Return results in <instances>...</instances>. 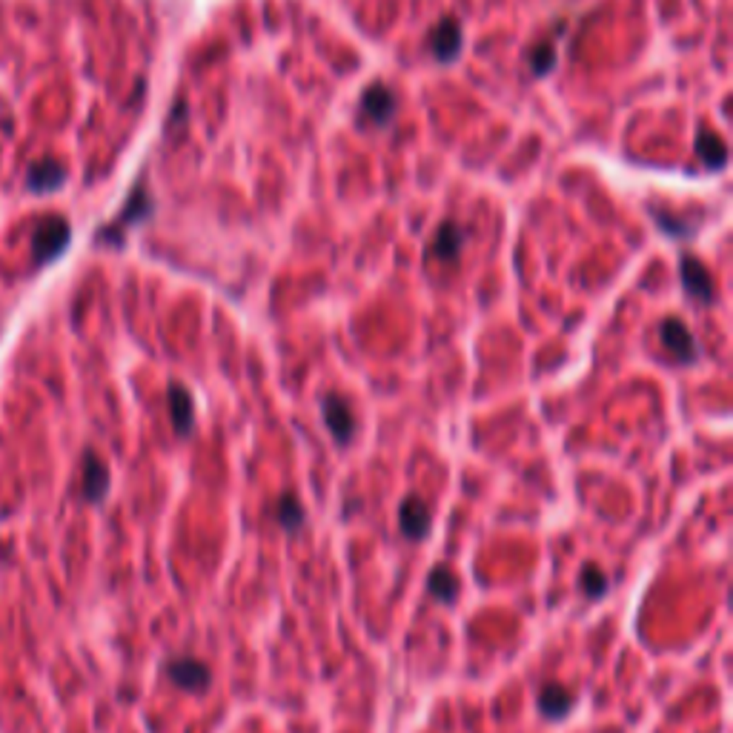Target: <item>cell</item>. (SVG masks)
I'll list each match as a JSON object with an SVG mask.
<instances>
[{"label":"cell","mask_w":733,"mask_h":733,"mask_svg":"<svg viewBox=\"0 0 733 733\" xmlns=\"http://www.w3.org/2000/svg\"><path fill=\"white\" fill-rule=\"evenodd\" d=\"M570 708H573V694H570L567 688L562 685H545L539 690V711L541 716H548L553 719V722H559V719H564L570 713Z\"/></svg>","instance_id":"30bf717a"},{"label":"cell","mask_w":733,"mask_h":733,"mask_svg":"<svg viewBox=\"0 0 733 733\" xmlns=\"http://www.w3.org/2000/svg\"><path fill=\"white\" fill-rule=\"evenodd\" d=\"M579 588L581 593L588 596V599H602V596H607L610 590V579L602 567H596V564H585L581 567V573H579Z\"/></svg>","instance_id":"2e32d148"},{"label":"cell","mask_w":733,"mask_h":733,"mask_svg":"<svg viewBox=\"0 0 733 733\" xmlns=\"http://www.w3.org/2000/svg\"><path fill=\"white\" fill-rule=\"evenodd\" d=\"M110 493V470L101 461V456L86 453L84 456V496L89 501H103V496Z\"/></svg>","instance_id":"9c48e42d"},{"label":"cell","mask_w":733,"mask_h":733,"mask_svg":"<svg viewBox=\"0 0 733 733\" xmlns=\"http://www.w3.org/2000/svg\"><path fill=\"white\" fill-rule=\"evenodd\" d=\"M679 276H682V287L690 298H696L699 304H711L716 298V290H713V281H711V273L704 269L702 261H696L694 255H682V261H679Z\"/></svg>","instance_id":"277c9868"},{"label":"cell","mask_w":733,"mask_h":733,"mask_svg":"<svg viewBox=\"0 0 733 733\" xmlns=\"http://www.w3.org/2000/svg\"><path fill=\"white\" fill-rule=\"evenodd\" d=\"M361 115L370 120L373 127H387L392 115H396V95H392L387 86L373 84L361 95Z\"/></svg>","instance_id":"8992f818"},{"label":"cell","mask_w":733,"mask_h":733,"mask_svg":"<svg viewBox=\"0 0 733 733\" xmlns=\"http://www.w3.org/2000/svg\"><path fill=\"white\" fill-rule=\"evenodd\" d=\"M659 338H662L664 350H668L676 361H682V364L699 361V352L702 350L696 344V338H694V333H690L679 318H664L659 324Z\"/></svg>","instance_id":"3957f363"},{"label":"cell","mask_w":733,"mask_h":733,"mask_svg":"<svg viewBox=\"0 0 733 733\" xmlns=\"http://www.w3.org/2000/svg\"><path fill=\"white\" fill-rule=\"evenodd\" d=\"M430 524H432L430 507L418 496H407L401 501V507H399V527H401V533L407 539H413V541H422L430 533Z\"/></svg>","instance_id":"5b68a950"},{"label":"cell","mask_w":733,"mask_h":733,"mask_svg":"<svg viewBox=\"0 0 733 733\" xmlns=\"http://www.w3.org/2000/svg\"><path fill=\"white\" fill-rule=\"evenodd\" d=\"M461 247H465V233H461V226L447 221V224H441L436 238H432L430 252L436 255L439 261H453V258H458Z\"/></svg>","instance_id":"4fadbf2b"},{"label":"cell","mask_w":733,"mask_h":733,"mask_svg":"<svg viewBox=\"0 0 733 733\" xmlns=\"http://www.w3.org/2000/svg\"><path fill=\"white\" fill-rule=\"evenodd\" d=\"M427 590L436 596L441 605H450L458 596V579L450 567H436V570H430V576H427Z\"/></svg>","instance_id":"5bb4252c"},{"label":"cell","mask_w":733,"mask_h":733,"mask_svg":"<svg viewBox=\"0 0 733 733\" xmlns=\"http://www.w3.org/2000/svg\"><path fill=\"white\" fill-rule=\"evenodd\" d=\"M321 418H324V427H327L330 436L335 439V444L347 447L352 439H356L358 418H356V410H352V404L344 396H338V392H324Z\"/></svg>","instance_id":"6da1fadb"},{"label":"cell","mask_w":733,"mask_h":733,"mask_svg":"<svg viewBox=\"0 0 733 733\" xmlns=\"http://www.w3.org/2000/svg\"><path fill=\"white\" fill-rule=\"evenodd\" d=\"M169 399V416H172V427L178 436H189L195 430V401L193 392H189L184 384H169L167 390Z\"/></svg>","instance_id":"52a82bcc"},{"label":"cell","mask_w":733,"mask_h":733,"mask_svg":"<svg viewBox=\"0 0 733 733\" xmlns=\"http://www.w3.org/2000/svg\"><path fill=\"white\" fill-rule=\"evenodd\" d=\"M164 673L172 685H178L186 694H203V690L210 688L212 682V673L203 662L193 659V656H178V659H169L164 664Z\"/></svg>","instance_id":"7a4b0ae2"},{"label":"cell","mask_w":733,"mask_h":733,"mask_svg":"<svg viewBox=\"0 0 733 733\" xmlns=\"http://www.w3.org/2000/svg\"><path fill=\"white\" fill-rule=\"evenodd\" d=\"M273 519L284 527L287 533H295L301 531L304 522H307V510L301 505V498L295 493H284L276 498V507H273Z\"/></svg>","instance_id":"8fae6325"},{"label":"cell","mask_w":733,"mask_h":733,"mask_svg":"<svg viewBox=\"0 0 733 733\" xmlns=\"http://www.w3.org/2000/svg\"><path fill=\"white\" fill-rule=\"evenodd\" d=\"M531 66H533V75H548L553 66H556V46L553 44H541L533 55H531Z\"/></svg>","instance_id":"e0dca14e"},{"label":"cell","mask_w":733,"mask_h":733,"mask_svg":"<svg viewBox=\"0 0 733 733\" xmlns=\"http://www.w3.org/2000/svg\"><path fill=\"white\" fill-rule=\"evenodd\" d=\"M430 46H432V55H436L441 63H450V61L458 58V52H461V26L456 23V18H444L436 29H432Z\"/></svg>","instance_id":"ba28073f"},{"label":"cell","mask_w":733,"mask_h":733,"mask_svg":"<svg viewBox=\"0 0 733 733\" xmlns=\"http://www.w3.org/2000/svg\"><path fill=\"white\" fill-rule=\"evenodd\" d=\"M66 238H70V229L61 221H52L40 229V235L35 241V252H37V261H49V258H55L63 247H66Z\"/></svg>","instance_id":"7c38bea8"},{"label":"cell","mask_w":733,"mask_h":733,"mask_svg":"<svg viewBox=\"0 0 733 733\" xmlns=\"http://www.w3.org/2000/svg\"><path fill=\"white\" fill-rule=\"evenodd\" d=\"M696 152H699V158H702L711 169H722V167H725V161H728V149H725V144L719 141L713 132H699V138H696Z\"/></svg>","instance_id":"9a60e30c"}]
</instances>
